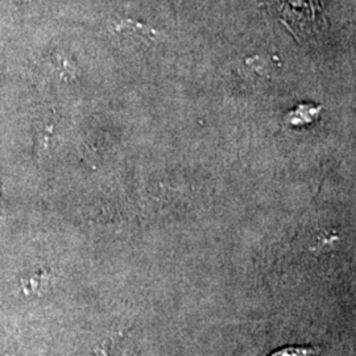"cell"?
Listing matches in <instances>:
<instances>
[{"mask_svg":"<svg viewBox=\"0 0 356 356\" xmlns=\"http://www.w3.org/2000/svg\"><path fill=\"white\" fill-rule=\"evenodd\" d=\"M318 348L316 347H307V346H300V347H286L282 348L277 353H273L270 356H316L318 354Z\"/></svg>","mask_w":356,"mask_h":356,"instance_id":"obj_1","label":"cell"}]
</instances>
